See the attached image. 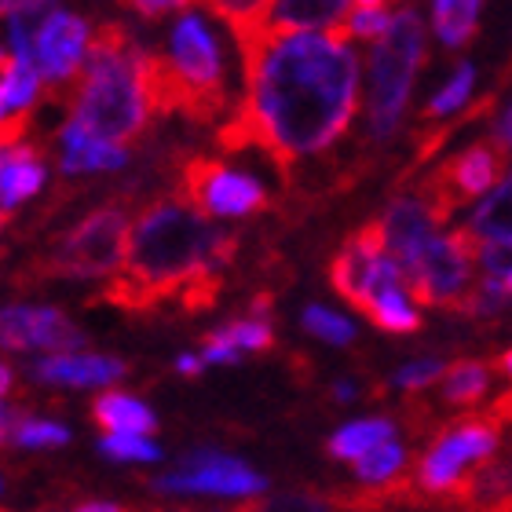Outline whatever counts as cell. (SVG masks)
<instances>
[{
    "label": "cell",
    "instance_id": "1",
    "mask_svg": "<svg viewBox=\"0 0 512 512\" xmlns=\"http://www.w3.org/2000/svg\"><path fill=\"white\" fill-rule=\"evenodd\" d=\"M242 55V99L216 128L227 154H264L282 176L348 136L359 107V59L341 33H278L260 4H209Z\"/></svg>",
    "mask_w": 512,
    "mask_h": 512
},
{
    "label": "cell",
    "instance_id": "2",
    "mask_svg": "<svg viewBox=\"0 0 512 512\" xmlns=\"http://www.w3.org/2000/svg\"><path fill=\"white\" fill-rule=\"evenodd\" d=\"M235 253L238 235L209 224L180 194H165L132 220L125 267L96 300L128 315H154L169 304L180 315H202L220 297Z\"/></svg>",
    "mask_w": 512,
    "mask_h": 512
},
{
    "label": "cell",
    "instance_id": "3",
    "mask_svg": "<svg viewBox=\"0 0 512 512\" xmlns=\"http://www.w3.org/2000/svg\"><path fill=\"white\" fill-rule=\"evenodd\" d=\"M70 114V121L114 147L128 150L147 136L154 118L147 92V48H139L125 22L110 19L92 30L85 70L70 85Z\"/></svg>",
    "mask_w": 512,
    "mask_h": 512
},
{
    "label": "cell",
    "instance_id": "4",
    "mask_svg": "<svg viewBox=\"0 0 512 512\" xmlns=\"http://www.w3.org/2000/svg\"><path fill=\"white\" fill-rule=\"evenodd\" d=\"M147 92L154 118H180L216 125L227 110V77L220 41L194 8H183L169 44L147 52Z\"/></svg>",
    "mask_w": 512,
    "mask_h": 512
},
{
    "label": "cell",
    "instance_id": "5",
    "mask_svg": "<svg viewBox=\"0 0 512 512\" xmlns=\"http://www.w3.org/2000/svg\"><path fill=\"white\" fill-rule=\"evenodd\" d=\"M132 220L121 202L99 205L81 216L66 235L55 238L48 253L33 256L15 271V286H33L48 278H114L125 267Z\"/></svg>",
    "mask_w": 512,
    "mask_h": 512
},
{
    "label": "cell",
    "instance_id": "6",
    "mask_svg": "<svg viewBox=\"0 0 512 512\" xmlns=\"http://www.w3.org/2000/svg\"><path fill=\"white\" fill-rule=\"evenodd\" d=\"M502 432L505 425L483 406V410L447 421L436 436L428 439L425 454L414 465V483L417 491L432 502V509H439V502L458 494L483 465H491L498 458Z\"/></svg>",
    "mask_w": 512,
    "mask_h": 512
},
{
    "label": "cell",
    "instance_id": "7",
    "mask_svg": "<svg viewBox=\"0 0 512 512\" xmlns=\"http://www.w3.org/2000/svg\"><path fill=\"white\" fill-rule=\"evenodd\" d=\"M428 59V33L417 8L395 11L392 33L370 52V99H366V118H370V139L384 143L395 136L403 121V110L414 92L417 66Z\"/></svg>",
    "mask_w": 512,
    "mask_h": 512
},
{
    "label": "cell",
    "instance_id": "8",
    "mask_svg": "<svg viewBox=\"0 0 512 512\" xmlns=\"http://www.w3.org/2000/svg\"><path fill=\"white\" fill-rule=\"evenodd\" d=\"M480 242L469 235V227L458 231H439L421 253L414 256V264L403 267L406 293L414 304L425 308H443L458 315L461 304L469 300L476 289L472 271L480 267Z\"/></svg>",
    "mask_w": 512,
    "mask_h": 512
},
{
    "label": "cell",
    "instance_id": "9",
    "mask_svg": "<svg viewBox=\"0 0 512 512\" xmlns=\"http://www.w3.org/2000/svg\"><path fill=\"white\" fill-rule=\"evenodd\" d=\"M505 150L494 139H476L465 150L450 154L421 180V198L439 213V220L447 224L450 216L458 213L461 205L476 202L483 194L498 191V183L505 180Z\"/></svg>",
    "mask_w": 512,
    "mask_h": 512
},
{
    "label": "cell",
    "instance_id": "10",
    "mask_svg": "<svg viewBox=\"0 0 512 512\" xmlns=\"http://www.w3.org/2000/svg\"><path fill=\"white\" fill-rule=\"evenodd\" d=\"M180 198L202 216H220V220H238V216H256L271 209V198L253 176L231 169L220 158H183L180 165Z\"/></svg>",
    "mask_w": 512,
    "mask_h": 512
},
{
    "label": "cell",
    "instance_id": "11",
    "mask_svg": "<svg viewBox=\"0 0 512 512\" xmlns=\"http://www.w3.org/2000/svg\"><path fill=\"white\" fill-rule=\"evenodd\" d=\"M158 494H216V498H256L267 491V480L253 465L220 454V450H194L187 458L169 469L165 476L150 480Z\"/></svg>",
    "mask_w": 512,
    "mask_h": 512
},
{
    "label": "cell",
    "instance_id": "12",
    "mask_svg": "<svg viewBox=\"0 0 512 512\" xmlns=\"http://www.w3.org/2000/svg\"><path fill=\"white\" fill-rule=\"evenodd\" d=\"M388 256L392 253H388V235H384L381 220L355 227L352 235L341 242V249L333 253L330 267H326L333 293L359 311L366 304V297H370V289H374Z\"/></svg>",
    "mask_w": 512,
    "mask_h": 512
},
{
    "label": "cell",
    "instance_id": "13",
    "mask_svg": "<svg viewBox=\"0 0 512 512\" xmlns=\"http://www.w3.org/2000/svg\"><path fill=\"white\" fill-rule=\"evenodd\" d=\"M0 333L8 352L74 355L77 348H85V333L70 322V315L44 304H8L0 315Z\"/></svg>",
    "mask_w": 512,
    "mask_h": 512
},
{
    "label": "cell",
    "instance_id": "14",
    "mask_svg": "<svg viewBox=\"0 0 512 512\" xmlns=\"http://www.w3.org/2000/svg\"><path fill=\"white\" fill-rule=\"evenodd\" d=\"M88 44H92V33H88V22L74 11L55 8V15L44 22L41 37H37V52H33V66L41 81L52 92H63L81 77L88 59Z\"/></svg>",
    "mask_w": 512,
    "mask_h": 512
},
{
    "label": "cell",
    "instance_id": "15",
    "mask_svg": "<svg viewBox=\"0 0 512 512\" xmlns=\"http://www.w3.org/2000/svg\"><path fill=\"white\" fill-rule=\"evenodd\" d=\"M41 85L44 81L30 59L4 52V70H0V143L4 150L26 143Z\"/></svg>",
    "mask_w": 512,
    "mask_h": 512
},
{
    "label": "cell",
    "instance_id": "16",
    "mask_svg": "<svg viewBox=\"0 0 512 512\" xmlns=\"http://www.w3.org/2000/svg\"><path fill=\"white\" fill-rule=\"evenodd\" d=\"M381 224H384V235H388V253H392V260L399 264V271H403V267L414 264V256L439 235L443 220H439L436 209H432V205L421 198V191H417V194H399V198H392V205H388L381 216Z\"/></svg>",
    "mask_w": 512,
    "mask_h": 512
},
{
    "label": "cell",
    "instance_id": "17",
    "mask_svg": "<svg viewBox=\"0 0 512 512\" xmlns=\"http://www.w3.org/2000/svg\"><path fill=\"white\" fill-rule=\"evenodd\" d=\"M33 381L44 384H70V388H107V384L121 381L128 374V363L118 355H92V352H74V355H48L30 370Z\"/></svg>",
    "mask_w": 512,
    "mask_h": 512
},
{
    "label": "cell",
    "instance_id": "18",
    "mask_svg": "<svg viewBox=\"0 0 512 512\" xmlns=\"http://www.w3.org/2000/svg\"><path fill=\"white\" fill-rule=\"evenodd\" d=\"M275 348V326L264 315H249V319H231L227 326L213 333H202V359L205 363L235 366L246 352L267 355Z\"/></svg>",
    "mask_w": 512,
    "mask_h": 512
},
{
    "label": "cell",
    "instance_id": "19",
    "mask_svg": "<svg viewBox=\"0 0 512 512\" xmlns=\"http://www.w3.org/2000/svg\"><path fill=\"white\" fill-rule=\"evenodd\" d=\"M41 191H44L41 147L19 143V147L4 150V161H0V209H4V224H11L22 205Z\"/></svg>",
    "mask_w": 512,
    "mask_h": 512
},
{
    "label": "cell",
    "instance_id": "20",
    "mask_svg": "<svg viewBox=\"0 0 512 512\" xmlns=\"http://www.w3.org/2000/svg\"><path fill=\"white\" fill-rule=\"evenodd\" d=\"M443 512H512V450L509 458L483 465L458 494L439 502Z\"/></svg>",
    "mask_w": 512,
    "mask_h": 512
},
{
    "label": "cell",
    "instance_id": "21",
    "mask_svg": "<svg viewBox=\"0 0 512 512\" xmlns=\"http://www.w3.org/2000/svg\"><path fill=\"white\" fill-rule=\"evenodd\" d=\"M59 169L63 176H81V172H110V169H121L128 161V150L125 147H114V143H103L96 139L92 132L77 125V121H66L63 132H59Z\"/></svg>",
    "mask_w": 512,
    "mask_h": 512
},
{
    "label": "cell",
    "instance_id": "22",
    "mask_svg": "<svg viewBox=\"0 0 512 512\" xmlns=\"http://www.w3.org/2000/svg\"><path fill=\"white\" fill-rule=\"evenodd\" d=\"M92 421L107 428V436H150L158 428V417L143 399L125 392H107L92 403Z\"/></svg>",
    "mask_w": 512,
    "mask_h": 512
},
{
    "label": "cell",
    "instance_id": "23",
    "mask_svg": "<svg viewBox=\"0 0 512 512\" xmlns=\"http://www.w3.org/2000/svg\"><path fill=\"white\" fill-rule=\"evenodd\" d=\"M399 421L392 417H366V421H352V425L337 428L330 439H326V454L337 461H363L366 454H374L377 447L392 443Z\"/></svg>",
    "mask_w": 512,
    "mask_h": 512
},
{
    "label": "cell",
    "instance_id": "24",
    "mask_svg": "<svg viewBox=\"0 0 512 512\" xmlns=\"http://www.w3.org/2000/svg\"><path fill=\"white\" fill-rule=\"evenodd\" d=\"M70 443V428L48 417H33L19 406H4V447L19 450H59Z\"/></svg>",
    "mask_w": 512,
    "mask_h": 512
},
{
    "label": "cell",
    "instance_id": "25",
    "mask_svg": "<svg viewBox=\"0 0 512 512\" xmlns=\"http://www.w3.org/2000/svg\"><path fill=\"white\" fill-rule=\"evenodd\" d=\"M469 235L476 242H512V172L498 183V191H491L469 216Z\"/></svg>",
    "mask_w": 512,
    "mask_h": 512
},
{
    "label": "cell",
    "instance_id": "26",
    "mask_svg": "<svg viewBox=\"0 0 512 512\" xmlns=\"http://www.w3.org/2000/svg\"><path fill=\"white\" fill-rule=\"evenodd\" d=\"M55 15V4H37V0H15L4 4V22H8V48L4 52L30 59L37 52V37H41L44 22Z\"/></svg>",
    "mask_w": 512,
    "mask_h": 512
},
{
    "label": "cell",
    "instance_id": "27",
    "mask_svg": "<svg viewBox=\"0 0 512 512\" xmlns=\"http://www.w3.org/2000/svg\"><path fill=\"white\" fill-rule=\"evenodd\" d=\"M491 366L480 359H461L447 370L443 377V403L447 406H465L472 414V406H480L491 392Z\"/></svg>",
    "mask_w": 512,
    "mask_h": 512
},
{
    "label": "cell",
    "instance_id": "28",
    "mask_svg": "<svg viewBox=\"0 0 512 512\" xmlns=\"http://www.w3.org/2000/svg\"><path fill=\"white\" fill-rule=\"evenodd\" d=\"M480 11L483 4L476 0H439L432 4V30L447 48H465L480 30Z\"/></svg>",
    "mask_w": 512,
    "mask_h": 512
},
{
    "label": "cell",
    "instance_id": "29",
    "mask_svg": "<svg viewBox=\"0 0 512 512\" xmlns=\"http://www.w3.org/2000/svg\"><path fill=\"white\" fill-rule=\"evenodd\" d=\"M363 315L374 322L381 333H399V337H406V333L421 330V315H417V308L410 304V293H406L403 286L381 289V293L363 308Z\"/></svg>",
    "mask_w": 512,
    "mask_h": 512
},
{
    "label": "cell",
    "instance_id": "30",
    "mask_svg": "<svg viewBox=\"0 0 512 512\" xmlns=\"http://www.w3.org/2000/svg\"><path fill=\"white\" fill-rule=\"evenodd\" d=\"M472 88H476V70L472 63H458L454 66V74L443 88H439L432 103L421 110V118L425 121H436V118H461L465 110H469V99H472Z\"/></svg>",
    "mask_w": 512,
    "mask_h": 512
},
{
    "label": "cell",
    "instance_id": "31",
    "mask_svg": "<svg viewBox=\"0 0 512 512\" xmlns=\"http://www.w3.org/2000/svg\"><path fill=\"white\" fill-rule=\"evenodd\" d=\"M355 483L359 487H388V483H399L406 472V447L403 443H384L374 454H366L363 461H355Z\"/></svg>",
    "mask_w": 512,
    "mask_h": 512
},
{
    "label": "cell",
    "instance_id": "32",
    "mask_svg": "<svg viewBox=\"0 0 512 512\" xmlns=\"http://www.w3.org/2000/svg\"><path fill=\"white\" fill-rule=\"evenodd\" d=\"M395 11L392 4H381V0H355L352 15L344 22V41L348 37H363V41H374L381 44L388 33H392V22H395Z\"/></svg>",
    "mask_w": 512,
    "mask_h": 512
},
{
    "label": "cell",
    "instance_id": "33",
    "mask_svg": "<svg viewBox=\"0 0 512 512\" xmlns=\"http://www.w3.org/2000/svg\"><path fill=\"white\" fill-rule=\"evenodd\" d=\"M304 330L311 333V337H319V341L326 344H352L355 341V326L344 315H337V311L322 308V304H311V308H304Z\"/></svg>",
    "mask_w": 512,
    "mask_h": 512
},
{
    "label": "cell",
    "instance_id": "34",
    "mask_svg": "<svg viewBox=\"0 0 512 512\" xmlns=\"http://www.w3.org/2000/svg\"><path fill=\"white\" fill-rule=\"evenodd\" d=\"M99 450L110 461H139V465L161 458V450L147 436H103L99 439Z\"/></svg>",
    "mask_w": 512,
    "mask_h": 512
},
{
    "label": "cell",
    "instance_id": "35",
    "mask_svg": "<svg viewBox=\"0 0 512 512\" xmlns=\"http://www.w3.org/2000/svg\"><path fill=\"white\" fill-rule=\"evenodd\" d=\"M447 370H450V366L443 363V359H417V363H406L403 370L392 377V381H395V388H403V392L417 395V392H425L428 384L443 381V377H447Z\"/></svg>",
    "mask_w": 512,
    "mask_h": 512
},
{
    "label": "cell",
    "instance_id": "36",
    "mask_svg": "<svg viewBox=\"0 0 512 512\" xmlns=\"http://www.w3.org/2000/svg\"><path fill=\"white\" fill-rule=\"evenodd\" d=\"M256 512H333V502L326 494L311 491H286L267 502H256Z\"/></svg>",
    "mask_w": 512,
    "mask_h": 512
},
{
    "label": "cell",
    "instance_id": "37",
    "mask_svg": "<svg viewBox=\"0 0 512 512\" xmlns=\"http://www.w3.org/2000/svg\"><path fill=\"white\" fill-rule=\"evenodd\" d=\"M480 267L487 278H512V242H494L480 249Z\"/></svg>",
    "mask_w": 512,
    "mask_h": 512
},
{
    "label": "cell",
    "instance_id": "38",
    "mask_svg": "<svg viewBox=\"0 0 512 512\" xmlns=\"http://www.w3.org/2000/svg\"><path fill=\"white\" fill-rule=\"evenodd\" d=\"M491 139L505 150V154L512 150V107L505 110L502 118H498V125H494V136H491Z\"/></svg>",
    "mask_w": 512,
    "mask_h": 512
},
{
    "label": "cell",
    "instance_id": "39",
    "mask_svg": "<svg viewBox=\"0 0 512 512\" xmlns=\"http://www.w3.org/2000/svg\"><path fill=\"white\" fill-rule=\"evenodd\" d=\"M187 4H169V0H158V4H132V11L136 15H143V19H161L165 11H183Z\"/></svg>",
    "mask_w": 512,
    "mask_h": 512
},
{
    "label": "cell",
    "instance_id": "40",
    "mask_svg": "<svg viewBox=\"0 0 512 512\" xmlns=\"http://www.w3.org/2000/svg\"><path fill=\"white\" fill-rule=\"evenodd\" d=\"M205 366H209V363H205L202 355H180V359H176V370H180L183 377H198Z\"/></svg>",
    "mask_w": 512,
    "mask_h": 512
},
{
    "label": "cell",
    "instance_id": "41",
    "mask_svg": "<svg viewBox=\"0 0 512 512\" xmlns=\"http://www.w3.org/2000/svg\"><path fill=\"white\" fill-rule=\"evenodd\" d=\"M74 512H128L125 505H114V502H81Z\"/></svg>",
    "mask_w": 512,
    "mask_h": 512
},
{
    "label": "cell",
    "instance_id": "42",
    "mask_svg": "<svg viewBox=\"0 0 512 512\" xmlns=\"http://www.w3.org/2000/svg\"><path fill=\"white\" fill-rule=\"evenodd\" d=\"M333 392H337V399H341V403H352L355 395H359L352 381H337V384H333Z\"/></svg>",
    "mask_w": 512,
    "mask_h": 512
},
{
    "label": "cell",
    "instance_id": "43",
    "mask_svg": "<svg viewBox=\"0 0 512 512\" xmlns=\"http://www.w3.org/2000/svg\"><path fill=\"white\" fill-rule=\"evenodd\" d=\"M494 370H498V374L509 377V381H512V348H509V352L498 355V363H494Z\"/></svg>",
    "mask_w": 512,
    "mask_h": 512
},
{
    "label": "cell",
    "instance_id": "44",
    "mask_svg": "<svg viewBox=\"0 0 512 512\" xmlns=\"http://www.w3.org/2000/svg\"><path fill=\"white\" fill-rule=\"evenodd\" d=\"M139 512H194L191 505H150V509H139Z\"/></svg>",
    "mask_w": 512,
    "mask_h": 512
},
{
    "label": "cell",
    "instance_id": "45",
    "mask_svg": "<svg viewBox=\"0 0 512 512\" xmlns=\"http://www.w3.org/2000/svg\"><path fill=\"white\" fill-rule=\"evenodd\" d=\"M216 512H256V502H242V505H231V509H216Z\"/></svg>",
    "mask_w": 512,
    "mask_h": 512
},
{
    "label": "cell",
    "instance_id": "46",
    "mask_svg": "<svg viewBox=\"0 0 512 512\" xmlns=\"http://www.w3.org/2000/svg\"><path fill=\"white\" fill-rule=\"evenodd\" d=\"M4 395H11V366H4Z\"/></svg>",
    "mask_w": 512,
    "mask_h": 512
}]
</instances>
